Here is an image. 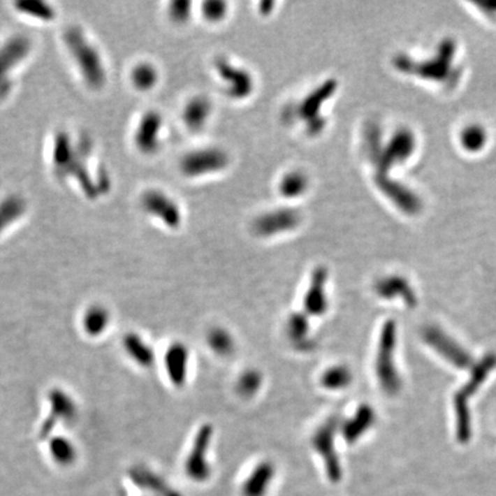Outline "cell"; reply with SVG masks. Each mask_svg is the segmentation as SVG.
<instances>
[{
    "label": "cell",
    "mask_w": 496,
    "mask_h": 496,
    "mask_svg": "<svg viewBox=\"0 0 496 496\" xmlns=\"http://www.w3.org/2000/svg\"><path fill=\"white\" fill-rule=\"evenodd\" d=\"M92 143L87 137L75 140L67 131H59L52 145V167L59 178L75 180L89 199L100 196L97 181L90 171Z\"/></svg>",
    "instance_id": "6da1fadb"
},
{
    "label": "cell",
    "mask_w": 496,
    "mask_h": 496,
    "mask_svg": "<svg viewBox=\"0 0 496 496\" xmlns=\"http://www.w3.org/2000/svg\"><path fill=\"white\" fill-rule=\"evenodd\" d=\"M66 48L87 87L100 90L107 82V71L99 50L80 27H71L64 35Z\"/></svg>",
    "instance_id": "7a4b0ae2"
},
{
    "label": "cell",
    "mask_w": 496,
    "mask_h": 496,
    "mask_svg": "<svg viewBox=\"0 0 496 496\" xmlns=\"http://www.w3.org/2000/svg\"><path fill=\"white\" fill-rule=\"evenodd\" d=\"M496 365V356L488 354L474 367L471 377L465 385L458 391L454 397L455 414H456V435L458 442L467 444L471 438V417L469 401L479 387L486 381L488 374Z\"/></svg>",
    "instance_id": "3957f363"
},
{
    "label": "cell",
    "mask_w": 496,
    "mask_h": 496,
    "mask_svg": "<svg viewBox=\"0 0 496 496\" xmlns=\"http://www.w3.org/2000/svg\"><path fill=\"white\" fill-rule=\"evenodd\" d=\"M397 348V324L390 319L381 329L374 370L381 390L388 395H394L401 390V378L395 364Z\"/></svg>",
    "instance_id": "277c9868"
},
{
    "label": "cell",
    "mask_w": 496,
    "mask_h": 496,
    "mask_svg": "<svg viewBox=\"0 0 496 496\" xmlns=\"http://www.w3.org/2000/svg\"><path fill=\"white\" fill-rule=\"evenodd\" d=\"M339 423L338 418L330 417L321 423L310 437V446L323 462L330 481L335 483H339L342 478V461L337 451Z\"/></svg>",
    "instance_id": "5b68a950"
},
{
    "label": "cell",
    "mask_w": 496,
    "mask_h": 496,
    "mask_svg": "<svg viewBox=\"0 0 496 496\" xmlns=\"http://www.w3.org/2000/svg\"><path fill=\"white\" fill-rule=\"evenodd\" d=\"M33 43L26 35L12 36L0 45V100L13 90L14 71L29 57Z\"/></svg>",
    "instance_id": "8992f818"
},
{
    "label": "cell",
    "mask_w": 496,
    "mask_h": 496,
    "mask_svg": "<svg viewBox=\"0 0 496 496\" xmlns=\"http://www.w3.org/2000/svg\"><path fill=\"white\" fill-rule=\"evenodd\" d=\"M214 435L215 430L210 423L201 424L194 435L190 451L184 463V470L187 477L196 483H205L212 474L208 451L213 442Z\"/></svg>",
    "instance_id": "52a82bcc"
},
{
    "label": "cell",
    "mask_w": 496,
    "mask_h": 496,
    "mask_svg": "<svg viewBox=\"0 0 496 496\" xmlns=\"http://www.w3.org/2000/svg\"><path fill=\"white\" fill-rule=\"evenodd\" d=\"M338 84L335 80H329L312 91L298 106V115L306 122L307 131L310 135H319L326 128V119L323 116L324 103L333 97Z\"/></svg>",
    "instance_id": "ba28073f"
},
{
    "label": "cell",
    "mask_w": 496,
    "mask_h": 496,
    "mask_svg": "<svg viewBox=\"0 0 496 496\" xmlns=\"http://www.w3.org/2000/svg\"><path fill=\"white\" fill-rule=\"evenodd\" d=\"M229 162V154L224 149L205 147L184 155L181 169L187 177L199 178L224 170Z\"/></svg>",
    "instance_id": "9c48e42d"
},
{
    "label": "cell",
    "mask_w": 496,
    "mask_h": 496,
    "mask_svg": "<svg viewBox=\"0 0 496 496\" xmlns=\"http://www.w3.org/2000/svg\"><path fill=\"white\" fill-rule=\"evenodd\" d=\"M455 54V44L453 41L442 43V48L439 49L438 57L423 64L410 65L404 61L402 58L397 59V67L403 71L418 75L421 78H429L432 81L449 82L455 74H453V59Z\"/></svg>",
    "instance_id": "30bf717a"
},
{
    "label": "cell",
    "mask_w": 496,
    "mask_h": 496,
    "mask_svg": "<svg viewBox=\"0 0 496 496\" xmlns=\"http://www.w3.org/2000/svg\"><path fill=\"white\" fill-rule=\"evenodd\" d=\"M301 223L299 210L291 207H282L269 210L254 219L251 229L260 238H272L297 229Z\"/></svg>",
    "instance_id": "8fae6325"
},
{
    "label": "cell",
    "mask_w": 496,
    "mask_h": 496,
    "mask_svg": "<svg viewBox=\"0 0 496 496\" xmlns=\"http://www.w3.org/2000/svg\"><path fill=\"white\" fill-rule=\"evenodd\" d=\"M329 270L324 265L316 267L307 285L302 298V312L310 319H321L330 309V299L328 296Z\"/></svg>",
    "instance_id": "7c38bea8"
},
{
    "label": "cell",
    "mask_w": 496,
    "mask_h": 496,
    "mask_svg": "<svg viewBox=\"0 0 496 496\" xmlns=\"http://www.w3.org/2000/svg\"><path fill=\"white\" fill-rule=\"evenodd\" d=\"M215 69L219 80L222 81L226 94L232 99H246L253 94L255 82L251 71L226 58L216 60Z\"/></svg>",
    "instance_id": "4fadbf2b"
},
{
    "label": "cell",
    "mask_w": 496,
    "mask_h": 496,
    "mask_svg": "<svg viewBox=\"0 0 496 496\" xmlns=\"http://www.w3.org/2000/svg\"><path fill=\"white\" fill-rule=\"evenodd\" d=\"M310 319L302 310H298L292 312L285 321V338L292 349L300 354H310L319 347Z\"/></svg>",
    "instance_id": "5bb4252c"
},
{
    "label": "cell",
    "mask_w": 496,
    "mask_h": 496,
    "mask_svg": "<svg viewBox=\"0 0 496 496\" xmlns=\"http://www.w3.org/2000/svg\"><path fill=\"white\" fill-rule=\"evenodd\" d=\"M142 206L146 213L169 229H178L183 222L181 207L163 191L149 190L143 194Z\"/></svg>",
    "instance_id": "9a60e30c"
},
{
    "label": "cell",
    "mask_w": 496,
    "mask_h": 496,
    "mask_svg": "<svg viewBox=\"0 0 496 496\" xmlns=\"http://www.w3.org/2000/svg\"><path fill=\"white\" fill-rule=\"evenodd\" d=\"M191 351L185 342H171L163 355V367L169 383L181 390L187 386L190 374Z\"/></svg>",
    "instance_id": "2e32d148"
},
{
    "label": "cell",
    "mask_w": 496,
    "mask_h": 496,
    "mask_svg": "<svg viewBox=\"0 0 496 496\" xmlns=\"http://www.w3.org/2000/svg\"><path fill=\"white\" fill-rule=\"evenodd\" d=\"M162 128V116L154 110L146 112L139 119L133 133V143L137 149L143 154L156 153L161 146Z\"/></svg>",
    "instance_id": "e0dca14e"
},
{
    "label": "cell",
    "mask_w": 496,
    "mask_h": 496,
    "mask_svg": "<svg viewBox=\"0 0 496 496\" xmlns=\"http://www.w3.org/2000/svg\"><path fill=\"white\" fill-rule=\"evenodd\" d=\"M424 339L437 353L458 369H467L472 364L470 354L442 330L430 326L424 331Z\"/></svg>",
    "instance_id": "ac0fdd59"
},
{
    "label": "cell",
    "mask_w": 496,
    "mask_h": 496,
    "mask_svg": "<svg viewBox=\"0 0 496 496\" xmlns=\"http://www.w3.org/2000/svg\"><path fill=\"white\" fill-rule=\"evenodd\" d=\"M374 410L363 403L355 410L354 415L339 423V435L347 445H354L374 426Z\"/></svg>",
    "instance_id": "d6986e66"
},
{
    "label": "cell",
    "mask_w": 496,
    "mask_h": 496,
    "mask_svg": "<svg viewBox=\"0 0 496 496\" xmlns=\"http://www.w3.org/2000/svg\"><path fill=\"white\" fill-rule=\"evenodd\" d=\"M374 291L378 297L385 300L401 299L410 308L415 307L417 303L415 291L410 286L409 282L401 276L381 278L374 284Z\"/></svg>",
    "instance_id": "ffe728a7"
},
{
    "label": "cell",
    "mask_w": 496,
    "mask_h": 496,
    "mask_svg": "<svg viewBox=\"0 0 496 496\" xmlns=\"http://www.w3.org/2000/svg\"><path fill=\"white\" fill-rule=\"evenodd\" d=\"M276 469L272 462L262 461L255 465L242 483V495L265 496L274 480Z\"/></svg>",
    "instance_id": "44dd1931"
},
{
    "label": "cell",
    "mask_w": 496,
    "mask_h": 496,
    "mask_svg": "<svg viewBox=\"0 0 496 496\" xmlns=\"http://www.w3.org/2000/svg\"><path fill=\"white\" fill-rule=\"evenodd\" d=\"M206 345L217 358H232L237 351L235 335L224 326L210 328L206 333Z\"/></svg>",
    "instance_id": "7402d4cb"
},
{
    "label": "cell",
    "mask_w": 496,
    "mask_h": 496,
    "mask_svg": "<svg viewBox=\"0 0 496 496\" xmlns=\"http://www.w3.org/2000/svg\"><path fill=\"white\" fill-rule=\"evenodd\" d=\"M212 115V103L205 97H194L185 105L183 121L192 131H199L206 126Z\"/></svg>",
    "instance_id": "603a6c76"
},
{
    "label": "cell",
    "mask_w": 496,
    "mask_h": 496,
    "mask_svg": "<svg viewBox=\"0 0 496 496\" xmlns=\"http://www.w3.org/2000/svg\"><path fill=\"white\" fill-rule=\"evenodd\" d=\"M354 374L346 364H333L326 367L319 378V386L329 392H339L351 386Z\"/></svg>",
    "instance_id": "cb8c5ba5"
},
{
    "label": "cell",
    "mask_w": 496,
    "mask_h": 496,
    "mask_svg": "<svg viewBox=\"0 0 496 496\" xmlns=\"http://www.w3.org/2000/svg\"><path fill=\"white\" fill-rule=\"evenodd\" d=\"M265 384V376L258 367H247L235 379V390L238 397L251 400L258 397Z\"/></svg>",
    "instance_id": "d4e9b609"
},
{
    "label": "cell",
    "mask_w": 496,
    "mask_h": 496,
    "mask_svg": "<svg viewBox=\"0 0 496 496\" xmlns=\"http://www.w3.org/2000/svg\"><path fill=\"white\" fill-rule=\"evenodd\" d=\"M124 349L130 358L139 367H151L155 361L153 348L145 339L136 333H130L124 338Z\"/></svg>",
    "instance_id": "484cf974"
},
{
    "label": "cell",
    "mask_w": 496,
    "mask_h": 496,
    "mask_svg": "<svg viewBox=\"0 0 496 496\" xmlns=\"http://www.w3.org/2000/svg\"><path fill=\"white\" fill-rule=\"evenodd\" d=\"M309 187V178L305 173L300 170L289 171L283 175L279 184H278V191L282 197L286 199H297L306 194Z\"/></svg>",
    "instance_id": "4316f807"
},
{
    "label": "cell",
    "mask_w": 496,
    "mask_h": 496,
    "mask_svg": "<svg viewBox=\"0 0 496 496\" xmlns=\"http://www.w3.org/2000/svg\"><path fill=\"white\" fill-rule=\"evenodd\" d=\"M26 201L17 194H10L0 200V232L17 222L26 213Z\"/></svg>",
    "instance_id": "83f0119b"
},
{
    "label": "cell",
    "mask_w": 496,
    "mask_h": 496,
    "mask_svg": "<svg viewBox=\"0 0 496 496\" xmlns=\"http://www.w3.org/2000/svg\"><path fill=\"white\" fill-rule=\"evenodd\" d=\"M130 80L139 91H149L158 84L159 71L149 62H139L131 71Z\"/></svg>",
    "instance_id": "f1b7e54d"
},
{
    "label": "cell",
    "mask_w": 496,
    "mask_h": 496,
    "mask_svg": "<svg viewBox=\"0 0 496 496\" xmlns=\"http://www.w3.org/2000/svg\"><path fill=\"white\" fill-rule=\"evenodd\" d=\"M17 8L20 13L30 17H35L41 21H45V22H49L55 17L54 8L49 3H45L42 0L20 1V3H17Z\"/></svg>",
    "instance_id": "f546056e"
},
{
    "label": "cell",
    "mask_w": 496,
    "mask_h": 496,
    "mask_svg": "<svg viewBox=\"0 0 496 496\" xmlns=\"http://www.w3.org/2000/svg\"><path fill=\"white\" fill-rule=\"evenodd\" d=\"M462 145L469 152H478L483 149L487 142V133L479 126H467L462 133Z\"/></svg>",
    "instance_id": "4dcf8cb0"
},
{
    "label": "cell",
    "mask_w": 496,
    "mask_h": 496,
    "mask_svg": "<svg viewBox=\"0 0 496 496\" xmlns=\"http://www.w3.org/2000/svg\"><path fill=\"white\" fill-rule=\"evenodd\" d=\"M201 12H203L205 19L208 20L210 22H219L228 14V3L226 1H219V0L206 1V3H203Z\"/></svg>",
    "instance_id": "1f68e13d"
},
{
    "label": "cell",
    "mask_w": 496,
    "mask_h": 496,
    "mask_svg": "<svg viewBox=\"0 0 496 496\" xmlns=\"http://www.w3.org/2000/svg\"><path fill=\"white\" fill-rule=\"evenodd\" d=\"M107 322H108V314L103 309H92L85 317V326L87 331L91 333L100 332V330L103 331L107 326Z\"/></svg>",
    "instance_id": "d6a6232c"
},
{
    "label": "cell",
    "mask_w": 496,
    "mask_h": 496,
    "mask_svg": "<svg viewBox=\"0 0 496 496\" xmlns=\"http://www.w3.org/2000/svg\"><path fill=\"white\" fill-rule=\"evenodd\" d=\"M192 3L185 0H178L170 3L169 6V17L176 23H185L191 17Z\"/></svg>",
    "instance_id": "836d02e7"
},
{
    "label": "cell",
    "mask_w": 496,
    "mask_h": 496,
    "mask_svg": "<svg viewBox=\"0 0 496 496\" xmlns=\"http://www.w3.org/2000/svg\"><path fill=\"white\" fill-rule=\"evenodd\" d=\"M480 7H486L488 12H496V3H479Z\"/></svg>",
    "instance_id": "e575fe53"
}]
</instances>
